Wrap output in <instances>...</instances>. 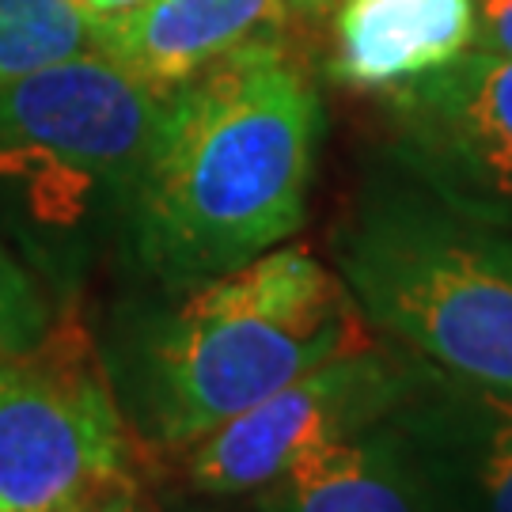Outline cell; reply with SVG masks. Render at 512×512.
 I'll list each match as a JSON object with an SVG mask.
<instances>
[{
    "instance_id": "ac0fdd59",
    "label": "cell",
    "mask_w": 512,
    "mask_h": 512,
    "mask_svg": "<svg viewBox=\"0 0 512 512\" xmlns=\"http://www.w3.org/2000/svg\"><path fill=\"white\" fill-rule=\"evenodd\" d=\"M76 4H84V0H76Z\"/></svg>"
},
{
    "instance_id": "9c48e42d",
    "label": "cell",
    "mask_w": 512,
    "mask_h": 512,
    "mask_svg": "<svg viewBox=\"0 0 512 512\" xmlns=\"http://www.w3.org/2000/svg\"><path fill=\"white\" fill-rule=\"evenodd\" d=\"M285 0H145L126 16L92 19V50L156 92H175L220 57L270 38Z\"/></svg>"
},
{
    "instance_id": "ba28073f",
    "label": "cell",
    "mask_w": 512,
    "mask_h": 512,
    "mask_svg": "<svg viewBox=\"0 0 512 512\" xmlns=\"http://www.w3.org/2000/svg\"><path fill=\"white\" fill-rule=\"evenodd\" d=\"M391 425L444 512H512V395L421 361Z\"/></svg>"
},
{
    "instance_id": "9a60e30c",
    "label": "cell",
    "mask_w": 512,
    "mask_h": 512,
    "mask_svg": "<svg viewBox=\"0 0 512 512\" xmlns=\"http://www.w3.org/2000/svg\"><path fill=\"white\" fill-rule=\"evenodd\" d=\"M57 512H148V505H145L141 486H137V478L122 475V478H114V482H107V486L92 490V494L61 505Z\"/></svg>"
},
{
    "instance_id": "5bb4252c",
    "label": "cell",
    "mask_w": 512,
    "mask_h": 512,
    "mask_svg": "<svg viewBox=\"0 0 512 512\" xmlns=\"http://www.w3.org/2000/svg\"><path fill=\"white\" fill-rule=\"evenodd\" d=\"M471 8H475L471 50L512 57V0H471Z\"/></svg>"
},
{
    "instance_id": "2e32d148",
    "label": "cell",
    "mask_w": 512,
    "mask_h": 512,
    "mask_svg": "<svg viewBox=\"0 0 512 512\" xmlns=\"http://www.w3.org/2000/svg\"><path fill=\"white\" fill-rule=\"evenodd\" d=\"M137 4H145V0H84V12L92 19H110V16H126Z\"/></svg>"
},
{
    "instance_id": "30bf717a",
    "label": "cell",
    "mask_w": 512,
    "mask_h": 512,
    "mask_svg": "<svg viewBox=\"0 0 512 512\" xmlns=\"http://www.w3.org/2000/svg\"><path fill=\"white\" fill-rule=\"evenodd\" d=\"M255 512H444L391 418L311 452L251 494Z\"/></svg>"
},
{
    "instance_id": "e0dca14e",
    "label": "cell",
    "mask_w": 512,
    "mask_h": 512,
    "mask_svg": "<svg viewBox=\"0 0 512 512\" xmlns=\"http://www.w3.org/2000/svg\"><path fill=\"white\" fill-rule=\"evenodd\" d=\"M346 0H285V8L296 12V16H308V19H323L330 16L334 8H342Z\"/></svg>"
},
{
    "instance_id": "7a4b0ae2",
    "label": "cell",
    "mask_w": 512,
    "mask_h": 512,
    "mask_svg": "<svg viewBox=\"0 0 512 512\" xmlns=\"http://www.w3.org/2000/svg\"><path fill=\"white\" fill-rule=\"evenodd\" d=\"M368 342V319L342 277L300 247H270L198 281L148 334L141 372L148 437L186 452L239 410Z\"/></svg>"
},
{
    "instance_id": "277c9868",
    "label": "cell",
    "mask_w": 512,
    "mask_h": 512,
    "mask_svg": "<svg viewBox=\"0 0 512 512\" xmlns=\"http://www.w3.org/2000/svg\"><path fill=\"white\" fill-rule=\"evenodd\" d=\"M164 103L99 50L0 80V175L50 220L80 217L95 190L133 194Z\"/></svg>"
},
{
    "instance_id": "7c38bea8",
    "label": "cell",
    "mask_w": 512,
    "mask_h": 512,
    "mask_svg": "<svg viewBox=\"0 0 512 512\" xmlns=\"http://www.w3.org/2000/svg\"><path fill=\"white\" fill-rule=\"evenodd\" d=\"M92 50V16L76 0H0V80Z\"/></svg>"
},
{
    "instance_id": "3957f363",
    "label": "cell",
    "mask_w": 512,
    "mask_h": 512,
    "mask_svg": "<svg viewBox=\"0 0 512 512\" xmlns=\"http://www.w3.org/2000/svg\"><path fill=\"white\" fill-rule=\"evenodd\" d=\"M334 258L368 327L429 365L512 395L509 224L425 186L384 190L342 224Z\"/></svg>"
},
{
    "instance_id": "8fae6325",
    "label": "cell",
    "mask_w": 512,
    "mask_h": 512,
    "mask_svg": "<svg viewBox=\"0 0 512 512\" xmlns=\"http://www.w3.org/2000/svg\"><path fill=\"white\" fill-rule=\"evenodd\" d=\"M471 0H346L338 12L334 80L387 92L471 50Z\"/></svg>"
},
{
    "instance_id": "4fadbf2b",
    "label": "cell",
    "mask_w": 512,
    "mask_h": 512,
    "mask_svg": "<svg viewBox=\"0 0 512 512\" xmlns=\"http://www.w3.org/2000/svg\"><path fill=\"white\" fill-rule=\"evenodd\" d=\"M50 308L38 293V285L27 277V270L0 247V357L27 353L46 338Z\"/></svg>"
},
{
    "instance_id": "5b68a950",
    "label": "cell",
    "mask_w": 512,
    "mask_h": 512,
    "mask_svg": "<svg viewBox=\"0 0 512 512\" xmlns=\"http://www.w3.org/2000/svg\"><path fill=\"white\" fill-rule=\"evenodd\" d=\"M129 471V429L76 330L0 357V512H57Z\"/></svg>"
},
{
    "instance_id": "6da1fadb",
    "label": "cell",
    "mask_w": 512,
    "mask_h": 512,
    "mask_svg": "<svg viewBox=\"0 0 512 512\" xmlns=\"http://www.w3.org/2000/svg\"><path fill=\"white\" fill-rule=\"evenodd\" d=\"M323 107L274 35L167 92L133 186L137 251L167 281L228 274L300 232Z\"/></svg>"
},
{
    "instance_id": "8992f818",
    "label": "cell",
    "mask_w": 512,
    "mask_h": 512,
    "mask_svg": "<svg viewBox=\"0 0 512 512\" xmlns=\"http://www.w3.org/2000/svg\"><path fill=\"white\" fill-rule=\"evenodd\" d=\"M410 372L414 353L376 342L330 357L194 440L186 482L198 494L251 497L311 452L391 418Z\"/></svg>"
},
{
    "instance_id": "52a82bcc",
    "label": "cell",
    "mask_w": 512,
    "mask_h": 512,
    "mask_svg": "<svg viewBox=\"0 0 512 512\" xmlns=\"http://www.w3.org/2000/svg\"><path fill=\"white\" fill-rule=\"evenodd\" d=\"M395 156L429 194L497 224L512 220V57L463 50L387 88Z\"/></svg>"
}]
</instances>
